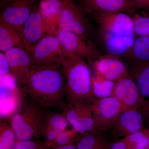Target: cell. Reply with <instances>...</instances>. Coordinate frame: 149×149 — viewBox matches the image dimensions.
I'll list each match as a JSON object with an SVG mask.
<instances>
[{"label":"cell","mask_w":149,"mask_h":149,"mask_svg":"<svg viewBox=\"0 0 149 149\" xmlns=\"http://www.w3.org/2000/svg\"><path fill=\"white\" fill-rule=\"evenodd\" d=\"M69 54V57L62 65L65 79L66 105L80 101H92L96 98L93 93L91 68L83 58Z\"/></svg>","instance_id":"7a4b0ae2"},{"label":"cell","mask_w":149,"mask_h":149,"mask_svg":"<svg viewBox=\"0 0 149 149\" xmlns=\"http://www.w3.org/2000/svg\"><path fill=\"white\" fill-rule=\"evenodd\" d=\"M146 117L142 110H122L111 130L114 137L123 138L143 129Z\"/></svg>","instance_id":"5bb4252c"},{"label":"cell","mask_w":149,"mask_h":149,"mask_svg":"<svg viewBox=\"0 0 149 149\" xmlns=\"http://www.w3.org/2000/svg\"><path fill=\"white\" fill-rule=\"evenodd\" d=\"M134 63L149 62V36L137 37L133 47L127 55Z\"/></svg>","instance_id":"44dd1931"},{"label":"cell","mask_w":149,"mask_h":149,"mask_svg":"<svg viewBox=\"0 0 149 149\" xmlns=\"http://www.w3.org/2000/svg\"><path fill=\"white\" fill-rule=\"evenodd\" d=\"M59 1L57 30L73 32L85 40H90L94 34V29L86 14L74 0Z\"/></svg>","instance_id":"277c9868"},{"label":"cell","mask_w":149,"mask_h":149,"mask_svg":"<svg viewBox=\"0 0 149 149\" xmlns=\"http://www.w3.org/2000/svg\"><path fill=\"white\" fill-rule=\"evenodd\" d=\"M41 0H1L0 21L5 22L20 32L22 26Z\"/></svg>","instance_id":"8992f818"},{"label":"cell","mask_w":149,"mask_h":149,"mask_svg":"<svg viewBox=\"0 0 149 149\" xmlns=\"http://www.w3.org/2000/svg\"><path fill=\"white\" fill-rule=\"evenodd\" d=\"M35 65L58 63L63 64L69 57L56 35H47L34 46L31 50Z\"/></svg>","instance_id":"5b68a950"},{"label":"cell","mask_w":149,"mask_h":149,"mask_svg":"<svg viewBox=\"0 0 149 149\" xmlns=\"http://www.w3.org/2000/svg\"><path fill=\"white\" fill-rule=\"evenodd\" d=\"M55 35L68 52L87 59L89 62L95 61L102 55L91 40H85L75 33L57 30Z\"/></svg>","instance_id":"8fae6325"},{"label":"cell","mask_w":149,"mask_h":149,"mask_svg":"<svg viewBox=\"0 0 149 149\" xmlns=\"http://www.w3.org/2000/svg\"><path fill=\"white\" fill-rule=\"evenodd\" d=\"M29 97L45 109L63 111L65 102V82L61 64L35 65L21 86Z\"/></svg>","instance_id":"6da1fadb"},{"label":"cell","mask_w":149,"mask_h":149,"mask_svg":"<svg viewBox=\"0 0 149 149\" xmlns=\"http://www.w3.org/2000/svg\"><path fill=\"white\" fill-rule=\"evenodd\" d=\"M128 73L135 81L143 104V110L149 125V62L134 63L128 70Z\"/></svg>","instance_id":"ac0fdd59"},{"label":"cell","mask_w":149,"mask_h":149,"mask_svg":"<svg viewBox=\"0 0 149 149\" xmlns=\"http://www.w3.org/2000/svg\"><path fill=\"white\" fill-rule=\"evenodd\" d=\"M5 54L9 63L11 74L21 87L35 65L32 54L22 47L14 48Z\"/></svg>","instance_id":"7c38bea8"},{"label":"cell","mask_w":149,"mask_h":149,"mask_svg":"<svg viewBox=\"0 0 149 149\" xmlns=\"http://www.w3.org/2000/svg\"><path fill=\"white\" fill-rule=\"evenodd\" d=\"M68 125H70L63 113H58L46 109L43 129L48 128L61 131L67 129Z\"/></svg>","instance_id":"603a6c76"},{"label":"cell","mask_w":149,"mask_h":149,"mask_svg":"<svg viewBox=\"0 0 149 149\" xmlns=\"http://www.w3.org/2000/svg\"><path fill=\"white\" fill-rule=\"evenodd\" d=\"M110 149H128L123 139L111 143Z\"/></svg>","instance_id":"f546056e"},{"label":"cell","mask_w":149,"mask_h":149,"mask_svg":"<svg viewBox=\"0 0 149 149\" xmlns=\"http://www.w3.org/2000/svg\"><path fill=\"white\" fill-rule=\"evenodd\" d=\"M10 72V67L8 59L4 53L0 52V75L5 77Z\"/></svg>","instance_id":"83f0119b"},{"label":"cell","mask_w":149,"mask_h":149,"mask_svg":"<svg viewBox=\"0 0 149 149\" xmlns=\"http://www.w3.org/2000/svg\"><path fill=\"white\" fill-rule=\"evenodd\" d=\"M12 149H47L45 143L35 140L17 141Z\"/></svg>","instance_id":"4316f807"},{"label":"cell","mask_w":149,"mask_h":149,"mask_svg":"<svg viewBox=\"0 0 149 149\" xmlns=\"http://www.w3.org/2000/svg\"><path fill=\"white\" fill-rule=\"evenodd\" d=\"M99 30L119 35H134L133 17L122 12L103 14L93 17Z\"/></svg>","instance_id":"4fadbf2b"},{"label":"cell","mask_w":149,"mask_h":149,"mask_svg":"<svg viewBox=\"0 0 149 149\" xmlns=\"http://www.w3.org/2000/svg\"><path fill=\"white\" fill-rule=\"evenodd\" d=\"M119 58L107 54L89 62L94 72L104 79L116 82L129 74L127 67Z\"/></svg>","instance_id":"2e32d148"},{"label":"cell","mask_w":149,"mask_h":149,"mask_svg":"<svg viewBox=\"0 0 149 149\" xmlns=\"http://www.w3.org/2000/svg\"><path fill=\"white\" fill-rule=\"evenodd\" d=\"M45 110L29 97L23 100L10 119L17 141L34 140L41 136Z\"/></svg>","instance_id":"3957f363"},{"label":"cell","mask_w":149,"mask_h":149,"mask_svg":"<svg viewBox=\"0 0 149 149\" xmlns=\"http://www.w3.org/2000/svg\"><path fill=\"white\" fill-rule=\"evenodd\" d=\"M85 14L93 17L103 14L122 12L133 17L139 9L130 0H75Z\"/></svg>","instance_id":"9c48e42d"},{"label":"cell","mask_w":149,"mask_h":149,"mask_svg":"<svg viewBox=\"0 0 149 149\" xmlns=\"http://www.w3.org/2000/svg\"><path fill=\"white\" fill-rule=\"evenodd\" d=\"M92 108L96 125L103 132L111 130L123 110L120 102L113 96L95 99Z\"/></svg>","instance_id":"ba28073f"},{"label":"cell","mask_w":149,"mask_h":149,"mask_svg":"<svg viewBox=\"0 0 149 149\" xmlns=\"http://www.w3.org/2000/svg\"><path fill=\"white\" fill-rule=\"evenodd\" d=\"M93 101L75 102L66 105L62 111L70 125L78 134L100 131L93 117L92 108Z\"/></svg>","instance_id":"52a82bcc"},{"label":"cell","mask_w":149,"mask_h":149,"mask_svg":"<svg viewBox=\"0 0 149 149\" xmlns=\"http://www.w3.org/2000/svg\"><path fill=\"white\" fill-rule=\"evenodd\" d=\"M47 149H77L74 145H69L61 147H50Z\"/></svg>","instance_id":"4dcf8cb0"},{"label":"cell","mask_w":149,"mask_h":149,"mask_svg":"<svg viewBox=\"0 0 149 149\" xmlns=\"http://www.w3.org/2000/svg\"><path fill=\"white\" fill-rule=\"evenodd\" d=\"M134 33L137 37L149 36V17L138 13L133 16Z\"/></svg>","instance_id":"484cf974"},{"label":"cell","mask_w":149,"mask_h":149,"mask_svg":"<svg viewBox=\"0 0 149 149\" xmlns=\"http://www.w3.org/2000/svg\"><path fill=\"white\" fill-rule=\"evenodd\" d=\"M17 141L11 125L6 122L0 123V149H12Z\"/></svg>","instance_id":"cb8c5ba5"},{"label":"cell","mask_w":149,"mask_h":149,"mask_svg":"<svg viewBox=\"0 0 149 149\" xmlns=\"http://www.w3.org/2000/svg\"><path fill=\"white\" fill-rule=\"evenodd\" d=\"M140 9L149 11V0H130Z\"/></svg>","instance_id":"f1b7e54d"},{"label":"cell","mask_w":149,"mask_h":149,"mask_svg":"<svg viewBox=\"0 0 149 149\" xmlns=\"http://www.w3.org/2000/svg\"><path fill=\"white\" fill-rule=\"evenodd\" d=\"M49 19L41 10L40 4L24 22L19 34L24 42V48L29 52L48 35L47 32L49 30Z\"/></svg>","instance_id":"30bf717a"},{"label":"cell","mask_w":149,"mask_h":149,"mask_svg":"<svg viewBox=\"0 0 149 149\" xmlns=\"http://www.w3.org/2000/svg\"><path fill=\"white\" fill-rule=\"evenodd\" d=\"M78 133L73 128L65 129L60 132L52 143L47 149L50 147H61L74 145Z\"/></svg>","instance_id":"d4e9b609"},{"label":"cell","mask_w":149,"mask_h":149,"mask_svg":"<svg viewBox=\"0 0 149 149\" xmlns=\"http://www.w3.org/2000/svg\"><path fill=\"white\" fill-rule=\"evenodd\" d=\"M105 132H88L77 134L74 146L77 149H110L111 142Z\"/></svg>","instance_id":"d6986e66"},{"label":"cell","mask_w":149,"mask_h":149,"mask_svg":"<svg viewBox=\"0 0 149 149\" xmlns=\"http://www.w3.org/2000/svg\"><path fill=\"white\" fill-rule=\"evenodd\" d=\"M113 96L120 102L123 110L138 109L144 111L143 104L138 87L129 74L115 82Z\"/></svg>","instance_id":"9a60e30c"},{"label":"cell","mask_w":149,"mask_h":149,"mask_svg":"<svg viewBox=\"0 0 149 149\" xmlns=\"http://www.w3.org/2000/svg\"><path fill=\"white\" fill-rule=\"evenodd\" d=\"M99 31L107 54L118 58L127 56L129 53L136 39L134 35H119Z\"/></svg>","instance_id":"e0dca14e"},{"label":"cell","mask_w":149,"mask_h":149,"mask_svg":"<svg viewBox=\"0 0 149 149\" xmlns=\"http://www.w3.org/2000/svg\"><path fill=\"white\" fill-rule=\"evenodd\" d=\"M92 74L93 94L97 99L113 96L115 82L106 80L94 72Z\"/></svg>","instance_id":"7402d4cb"},{"label":"cell","mask_w":149,"mask_h":149,"mask_svg":"<svg viewBox=\"0 0 149 149\" xmlns=\"http://www.w3.org/2000/svg\"><path fill=\"white\" fill-rule=\"evenodd\" d=\"M24 47L19 32L12 26L0 21V51L6 53L16 47Z\"/></svg>","instance_id":"ffe728a7"}]
</instances>
